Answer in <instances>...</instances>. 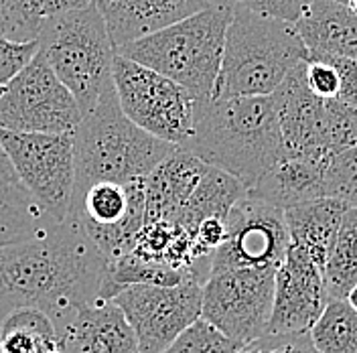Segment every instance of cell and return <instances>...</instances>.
I'll return each instance as SVG.
<instances>
[{
    "instance_id": "1",
    "label": "cell",
    "mask_w": 357,
    "mask_h": 353,
    "mask_svg": "<svg viewBox=\"0 0 357 353\" xmlns=\"http://www.w3.org/2000/svg\"><path fill=\"white\" fill-rule=\"evenodd\" d=\"M108 258L71 218L0 246V319L10 310H45L55 327L77 307L100 301Z\"/></svg>"
},
{
    "instance_id": "2",
    "label": "cell",
    "mask_w": 357,
    "mask_h": 353,
    "mask_svg": "<svg viewBox=\"0 0 357 353\" xmlns=\"http://www.w3.org/2000/svg\"><path fill=\"white\" fill-rule=\"evenodd\" d=\"M195 156L254 187L284 155L274 96H236L197 102L193 136L185 144Z\"/></svg>"
},
{
    "instance_id": "3",
    "label": "cell",
    "mask_w": 357,
    "mask_h": 353,
    "mask_svg": "<svg viewBox=\"0 0 357 353\" xmlns=\"http://www.w3.org/2000/svg\"><path fill=\"white\" fill-rule=\"evenodd\" d=\"M175 147L136 126L110 86L73 130V193L96 181H144Z\"/></svg>"
},
{
    "instance_id": "4",
    "label": "cell",
    "mask_w": 357,
    "mask_h": 353,
    "mask_svg": "<svg viewBox=\"0 0 357 353\" xmlns=\"http://www.w3.org/2000/svg\"><path fill=\"white\" fill-rule=\"evenodd\" d=\"M307 57L294 22L231 4L213 98L270 96Z\"/></svg>"
},
{
    "instance_id": "5",
    "label": "cell",
    "mask_w": 357,
    "mask_h": 353,
    "mask_svg": "<svg viewBox=\"0 0 357 353\" xmlns=\"http://www.w3.org/2000/svg\"><path fill=\"white\" fill-rule=\"evenodd\" d=\"M229 19V2L209 0L197 13L120 45L116 51L171 77L199 102L211 100L222 69Z\"/></svg>"
},
{
    "instance_id": "6",
    "label": "cell",
    "mask_w": 357,
    "mask_h": 353,
    "mask_svg": "<svg viewBox=\"0 0 357 353\" xmlns=\"http://www.w3.org/2000/svg\"><path fill=\"white\" fill-rule=\"evenodd\" d=\"M37 41L39 53L73 93L84 114L114 86L116 45L93 2L47 19Z\"/></svg>"
},
{
    "instance_id": "7",
    "label": "cell",
    "mask_w": 357,
    "mask_h": 353,
    "mask_svg": "<svg viewBox=\"0 0 357 353\" xmlns=\"http://www.w3.org/2000/svg\"><path fill=\"white\" fill-rule=\"evenodd\" d=\"M114 89L122 112L142 130L177 147L193 136L199 100L171 77L116 51Z\"/></svg>"
},
{
    "instance_id": "8",
    "label": "cell",
    "mask_w": 357,
    "mask_h": 353,
    "mask_svg": "<svg viewBox=\"0 0 357 353\" xmlns=\"http://www.w3.org/2000/svg\"><path fill=\"white\" fill-rule=\"evenodd\" d=\"M0 147L53 223L66 220L73 199V133H17L0 128Z\"/></svg>"
},
{
    "instance_id": "9",
    "label": "cell",
    "mask_w": 357,
    "mask_h": 353,
    "mask_svg": "<svg viewBox=\"0 0 357 353\" xmlns=\"http://www.w3.org/2000/svg\"><path fill=\"white\" fill-rule=\"evenodd\" d=\"M276 268H227L203 283L201 319L245 345L268 329Z\"/></svg>"
},
{
    "instance_id": "10",
    "label": "cell",
    "mask_w": 357,
    "mask_h": 353,
    "mask_svg": "<svg viewBox=\"0 0 357 353\" xmlns=\"http://www.w3.org/2000/svg\"><path fill=\"white\" fill-rule=\"evenodd\" d=\"M84 112L51 66L37 55L0 89V128L17 133H73Z\"/></svg>"
},
{
    "instance_id": "11",
    "label": "cell",
    "mask_w": 357,
    "mask_h": 353,
    "mask_svg": "<svg viewBox=\"0 0 357 353\" xmlns=\"http://www.w3.org/2000/svg\"><path fill=\"white\" fill-rule=\"evenodd\" d=\"M67 218L75 221L98 250L112 260L132 250L144 225V181H96L73 193Z\"/></svg>"
},
{
    "instance_id": "12",
    "label": "cell",
    "mask_w": 357,
    "mask_h": 353,
    "mask_svg": "<svg viewBox=\"0 0 357 353\" xmlns=\"http://www.w3.org/2000/svg\"><path fill=\"white\" fill-rule=\"evenodd\" d=\"M203 285L187 278L173 287L130 285L112 301L124 313L142 353H160L201 319Z\"/></svg>"
},
{
    "instance_id": "13",
    "label": "cell",
    "mask_w": 357,
    "mask_h": 353,
    "mask_svg": "<svg viewBox=\"0 0 357 353\" xmlns=\"http://www.w3.org/2000/svg\"><path fill=\"white\" fill-rule=\"evenodd\" d=\"M227 234L211 254V272L227 268H278L287 256L290 236L284 209L270 205L245 189L227 220Z\"/></svg>"
},
{
    "instance_id": "14",
    "label": "cell",
    "mask_w": 357,
    "mask_h": 353,
    "mask_svg": "<svg viewBox=\"0 0 357 353\" xmlns=\"http://www.w3.org/2000/svg\"><path fill=\"white\" fill-rule=\"evenodd\" d=\"M323 270L309 254L290 243L284 260L276 268L274 303L266 333H307L329 303Z\"/></svg>"
},
{
    "instance_id": "15",
    "label": "cell",
    "mask_w": 357,
    "mask_h": 353,
    "mask_svg": "<svg viewBox=\"0 0 357 353\" xmlns=\"http://www.w3.org/2000/svg\"><path fill=\"white\" fill-rule=\"evenodd\" d=\"M305 61L298 63L272 93L276 102L284 155L329 156V100H321L305 82Z\"/></svg>"
},
{
    "instance_id": "16",
    "label": "cell",
    "mask_w": 357,
    "mask_h": 353,
    "mask_svg": "<svg viewBox=\"0 0 357 353\" xmlns=\"http://www.w3.org/2000/svg\"><path fill=\"white\" fill-rule=\"evenodd\" d=\"M67 353H142L124 313L114 301H93L77 307L57 327Z\"/></svg>"
},
{
    "instance_id": "17",
    "label": "cell",
    "mask_w": 357,
    "mask_h": 353,
    "mask_svg": "<svg viewBox=\"0 0 357 353\" xmlns=\"http://www.w3.org/2000/svg\"><path fill=\"white\" fill-rule=\"evenodd\" d=\"M207 167L189 149L175 147L144 179V221L177 220Z\"/></svg>"
},
{
    "instance_id": "18",
    "label": "cell",
    "mask_w": 357,
    "mask_h": 353,
    "mask_svg": "<svg viewBox=\"0 0 357 353\" xmlns=\"http://www.w3.org/2000/svg\"><path fill=\"white\" fill-rule=\"evenodd\" d=\"M108 24L116 49L156 29L177 22L209 4V0H93Z\"/></svg>"
},
{
    "instance_id": "19",
    "label": "cell",
    "mask_w": 357,
    "mask_h": 353,
    "mask_svg": "<svg viewBox=\"0 0 357 353\" xmlns=\"http://www.w3.org/2000/svg\"><path fill=\"white\" fill-rule=\"evenodd\" d=\"M294 27L311 55L357 59V13L335 0H312Z\"/></svg>"
},
{
    "instance_id": "20",
    "label": "cell",
    "mask_w": 357,
    "mask_h": 353,
    "mask_svg": "<svg viewBox=\"0 0 357 353\" xmlns=\"http://www.w3.org/2000/svg\"><path fill=\"white\" fill-rule=\"evenodd\" d=\"M323 160L325 158L282 155L248 191L280 209L321 197L325 195Z\"/></svg>"
},
{
    "instance_id": "21",
    "label": "cell",
    "mask_w": 357,
    "mask_h": 353,
    "mask_svg": "<svg viewBox=\"0 0 357 353\" xmlns=\"http://www.w3.org/2000/svg\"><path fill=\"white\" fill-rule=\"evenodd\" d=\"M345 211L347 205L343 201L327 195L309 199L284 209L290 243L305 250L312 262L323 270Z\"/></svg>"
},
{
    "instance_id": "22",
    "label": "cell",
    "mask_w": 357,
    "mask_h": 353,
    "mask_svg": "<svg viewBox=\"0 0 357 353\" xmlns=\"http://www.w3.org/2000/svg\"><path fill=\"white\" fill-rule=\"evenodd\" d=\"M51 223L0 147V246L35 236Z\"/></svg>"
},
{
    "instance_id": "23",
    "label": "cell",
    "mask_w": 357,
    "mask_h": 353,
    "mask_svg": "<svg viewBox=\"0 0 357 353\" xmlns=\"http://www.w3.org/2000/svg\"><path fill=\"white\" fill-rule=\"evenodd\" d=\"M244 193L245 185L242 181L209 165L175 221L185 225L195 236V230L203 220H227L231 207L244 197Z\"/></svg>"
},
{
    "instance_id": "24",
    "label": "cell",
    "mask_w": 357,
    "mask_h": 353,
    "mask_svg": "<svg viewBox=\"0 0 357 353\" xmlns=\"http://www.w3.org/2000/svg\"><path fill=\"white\" fill-rule=\"evenodd\" d=\"M53 347H61V341L45 310L22 307L0 319V353H45Z\"/></svg>"
},
{
    "instance_id": "25",
    "label": "cell",
    "mask_w": 357,
    "mask_h": 353,
    "mask_svg": "<svg viewBox=\"0 0 357 353\" xmlns=\"http://www.w3.org/2000/svg\"><path fill=\"white\" fill-rule=\"evenodd\" d=\"M82 0H0V35L29 43L37 41L47 19L69 8L86 6Z\"/></svg>"
},
{
    "instance_id": "26",
    "label": "cell",
    "mask_w": 357,
    "mask_h": 353,
    "mask_svg": "<svg viewBox=\"0 0 357 353\" xmlns=\"http://www.w3.org/2000/svg\"><path fill=\"white\" fill-rule=\"evenodd\" d=\"M331 299H345L357 283V207H347L323 266Z\"/></svg>"
},
{
    "instance_id": "27",
    "label": "cell",
    "mask_w": 357,
    "mask_h": 353,
    "mask_svg": "<svg viewBox=\"0 0 357 353\" xmlns=\"http://www.w3.org/2000/svg\"><path fill=\"white\" fill-rule=\"evenodd\" d=\"M309 335L319 353H357V310L347 299H329Z\"/></svg>"
},
{
    "instance_id": "28",
    "label": "cell",
    "mask_w": 357,
    "mask_h": 353,
    "mask_svg": "<svg viewBox=\"0 0 357 353\" xmlns=\"http://www.w3.org/2000/svg\"><path fill=\"white\" fill-rule=\"evenodd\" d=\"M323 193L343 201L347 207H357V144L325 156Z\"/></svg>"
},
{
    "instance_id": "29",
    "label": "cell",
    "mask_w": 357,
    "mask_h": 353,
    "mask_svg": "<svg viewBox=\"0 0 357 353\" xmlns=\"http://www.w3.org/2000/svg\"><path fill=\"white\" fill-rule=\"evenodd\" d=\"M238 347L242 345L225 337L205 319H197L160 353H236Z\"/></svg>"
},
{
    "instance_id": "30",
    "label": "cell",
    "mask_w": 357,
    "mask_h": 353,
    "mask_svg": "<svg viewBox=\"0 0 357 353\" xmlns=\"http://www.w3.org/2000/svg\"><path fill=\"white\" fill-rule=\"evenodd\" d=\"M329 155L357 144V108L339 100H329Z\"/></svg>"
},
{
    "instance_id": "31",
    "label": "cell",
    "mask_w": 357,
    "mask_h": 353,
    "mask_svg": "<svg viewBox=\"0 0 357 353\" xmlns=\"http://www.w3.org/2000/svg\"><path fill=\"white\" fill-rule=\"evenodd\" d=\"M305 82L312 93L321 100H337L339 96V73L331 57L311 55L305 59Z\"/></svg>"
},
{
    "instance_id": "32",
    "label": "cell",
    "mask_w": 357,
    "mask_h": 353,
    "mask_svg": "<svg viewBox=\"0 0 357 353\" xmlns=\"http://www.w3.org/2000/svg\"><path fill=\"white\" fill-rule=\"evenodd\" d=\"M39 51V41L19 43L0 35V89L4 88Z\"/></svg>"
},
{
    "instance_id": "33",
    "label": "cell",
    "mask_w": 357,
    "mask_h": 353,
    "mask_svg": "<svg viewBox=\"0 0 357 353\" xmlns=\"http://www.w3.org/2000/svg\"><path fill=\"white\" fill-rule=\"evenodd\" d=\"M223 2L238 4V6H244V8H250L260 15L294 22L307 10V6L312 0H223Z\"/></svg>"
},
{
    "instance_id": "34",
    "label": "cell",
    "mask_w": 357,
    "mask_h": 353,
    "mask_svg": "<svg viewBox=\"0 0 357 353\" xmlns=\"http://www.w3.org/2000/svg\"><path fill=\"white\" fill-rule=\"evenodd\" d=\"M329 57V55H327ZM339 73V96L337 100L357 108V59L349 57H331Z\"/></svg>"
},
{
    "instance_id": "35",
    "label": "cell",
    "mask_w": 357,
    "mask_h": 353,
    "mask_svg": "<svg viewBox=\"0 0 357 353\" xmlns=\"http://www.w3.org/2000/svg\"><path fill=\"white\" fill-rule=\"evenodd\" d=\"M345 299H347V301H349V305L357 310V283L354 285V288L347 292V296H345Z\"/></svg>"
},
{
    "instance_id": "36",
    "label": "cell",
    "mask_w": 357,
    "mask_h": 353,
    "mask_svg": "<svg viewBox=\"0 0 357 353\" xmlns=\"http://www.w3.org/2000/svg\"><path fill=\"white\" fill-rule=\"evenodd\" d=\"M335 2H339V4H343V6L351 8L354 13H357V0H335Z\"/></svg>"
},
{
    "instance_id": "37",
    "label": "cell",
    "mask_w": 357,
    "mask_h": 353,
    "mask_svg": "<svg viewBox=\"0 0 357 353\" xmlns=\"http://www.w3.org/2000/svg\"><path fill=\"white\" fill-rule=\"evenodd\" d=\"M45 353H67L63 347H53V350H49V352H45Z\"/></svg>"
},
{
    "instance_id": "38",
    "label": "cell",
    "mask_w": 357,
    "mask_h": 353,
    "mask_svg": "<svg viewBox=\"0 0 357 353\" xmlns=\"http://www.w3.org/2000/svg\"><path fill=\"white\" fill-rule=\"evenodd\" d=\"M82 2H93V0H82Z\"/></svg>"
}]
</instances>
